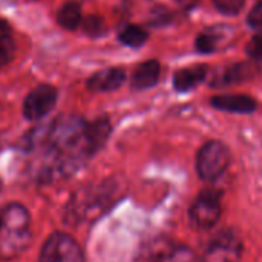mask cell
I'll return each mask as SVG.
<instances>
[{"label":"cell","instance_id":"484cf974","mask_svg":"<svg viewBox=\"0 0 262 262\" xmlns=\"http://www.w3.org/2000/svg\"><path fill=\"white\" fill-rule=\"evenodd\" d=\"M0 188H2V181H0Z\"/></svg>","mask_w":262,"mask_h":262},{"label":"cell","instance_id":"3957f363","mask_svg":"<svg viewBox=\"0 0 262 262\" xmlns=\"http://www.w3.org/2000/svg\"><path fill=\"white\" fill-rule=\"evenodd\" d=\"M230 165V151L219 141H208L201 147L196 158V170L202 181L213 182L219 179Z\"/></svg>","mask_w":262,"mask_h":262},{"label":"cell","instance_id":"2e32d148","mask_svg":"<svg viewBox=\"0 0 262 262\" xmlns=\"http://www.w3.org/2000/svg\"><path fill=\"white\" fill-rule=\"evenodd\" d=\"M57 22L65 30H76L82 22V10L76 2H68L60 7L57 13Z\"/></svg>","mask_w":262,"mask_h":262},{"label":"cell","instance_id":"603a6c76","mask_svg":"<svg viewBox=\"0 0 262 262\" xmlns=\"http://www.w3.org/2000/svg\"><path fill=\"white\" fill-rule=\"evenodd\" d=\"M245 51L253 60H262V33L250 39V42L245 47Z\"/></svg>","mask_w":262,"mask_h":262},{"label":"cell","instance_id":"52a82bcc","mask_svg":"<svg viewBox=\"0 0 262 262\" xmlns=\"http://www.w3.org/2000/svg\"><path fill=\"white\" fill-rule=\"evenodd\" d=\"M57 100V91L51 85L36 86L24 102V114L30 120H37L48 114Z\"/></svg>","mask_w":262,"mask_h":262},{"label":"cell","instance_id":"7c38bea8","mask_svg":"<svg viewBox=\"0 0 262 262\" xmlns=\"http://www.w3.org/2000/svg\"><path fill=\"white\" fill-rule=\"evenodd\" d=\"M259 71V68L253 63H234L231 67L224 68L219 74H216L213 85L224 86V85H233V83H241L245 82Z\"/></svg>","mask_w":262,"mask_h":262},{"label":"cell","instance_id":"277c9868","mask_svg":"<svg viewBox=\"0 0 262 262\" xmlns=\"http://www.w3.org/2000/svg\"><path fill=\"white\" fill-rule=\"evenodd\" d=\"M40 262H85L79 242L68 233L54 231L42 245Z\"/></svg>","mask_w":262,"mask_h":262},{"label":"cell","instance_id":"8992f818","mask_svg":"<svg viewBox=\"0 0 262 262\" xmlns=\"http://www.w3.org/2000/svg\"><path fill=\"white\" fill-rule=\"evenodd\" d=\"M221 213V193L217 190H205L191 204L188 216L196 230H208L217 224Z\"/></svg>","mask_w":262,"mask_h":262},{"label":"cell","instance_id":"4fadbf2b","mask_svg":"<svg viewBox=\"0 0 262 262\" xmlns=\"http://www.w3.org/2000/svg\"><path fill=\"white\" fill-rule=\"evenodd\" d=\"M228 36H230V31L225 27H222V25L211 27L198 36L196 50L201 54H211V53L217 51L225 43Z\"/></svg>","mask_w":262,"mask_h":262},{"label":"cell","instance_id":"d4e9b609","mask_svg":"<svg viewBox=\"0 0 262 262\" xmlns=\"http://www.w3.org/2000/svg\"><path fill=\"white\" fill-rule=\"evenodd\" d=\"M199 2H201V0H178V4H179V5H182V7H184V8H187V10H190V8H193V7H196Z\"/></svg>","mask_w":262,"mask_h":262},{"label":"cell","instance_id":"6da1fadb","mask_svg":"<svg viewBox=\"0 0 262 262\" xmlns=\"http://www.w3.org/2000/svg\"><path fill=\"white\" fill-rule=\"evenodd\" d=\"M31 244V217L22 204H10L0 213V259L13 260Z\"/></svg>","mask_w":262,"mask_h":262},{"label":"cell","instance_id":"7a4b0ae2","mask_svg":"<svg viewBox=\"0 0 262 262\" xmlns=\"http://www.w3.org/2000/svg\"><path fill=\"white\" fill-rule=\"evenodd\" d=\"M117 187L108 182L97 188H85L74 196V201L70 204L71 214L76 221L91 219L93 216L102 214L113 202Z\"/></svg>","mask_w":262,"mask_h":262},{"label":"cell","instance_id":"ac0fdd59","mask_svg":"<svg viewBox=\"0 0 262 262\" xmlns=\"http://www.w3.org/2000/svg\"><path fill=\"white\" fill-rule=\"evenodd\" d=\"M213 5L225 16H236L242 11L245 0H213Z\"/></svg>","mask_w":262,"mask_h":262},{"label":"cell","instance_id":"5b68a950","mask_svg":"<svg viewBox=\"0 0 262 262\" xmlns=\"http://www.w3.org/2000/svg\"><path fill=\"white\" fill-rule=\"evenodd\" d=\"M244 245L241 237L233 230L217 233L202 253L201 262H239Z\"/></svg>","mask_w":262,"mask_h":262},{"label":"cell","instance_id":"cb8c5ba5","mask_svg":"<svg viewBox=\"0 0 262 262\" xmlns=\"http://www.w3.org/2000/svg\"><path fill=\"white\" fill-rule=\"evenodd\" d=\"M11 36V28L8 25V22H5L4 19H0V40L7 39Z\"/></svg>","mask_w":262,"mask_h":262},{"label":"cell","instance_id":"8fae6325","mask_svg":"<svg viewBox=\"0 0 262 262\" xmlns=\"http://www.w3.org/2000/svg\"><path fill=\"white\" fill-rule=\"evenodd\" d=\"M125 82V73L120 68H108L103 71H99L93 74L88 82L86 88L90 91L96 93H105V91H114Z\"/></svg>","mask_w":262,"mask_h":262},{"label":"cell","instance_id":"9c48e42d","mask_svg":"<svg viewBox=\"0 0 262 262\" xmlns=\"http://www.w3.org/2000/svg\"><path fill=\"white\" fill-rule=\"evenodd\" d=\"M193 248L181 242H162L151 251V262H194Z\"/></svg>","mask_w":262,"mask_h":262},{"label":"cell","instance_id":"d6986e66","mask_svg":"<svg viewBox=\"0 0 262 262\" xmlns=\"http://www.w3.org/2000/svg\"><path fill=\"white\" fill-rule=\"evenodd\" d=\"M150 24L156 28L159 27H165L173 20V13L167 8V7H155L150 11Z\"/></svg>","mask_w":262,"mask_h":262},{"label":"cell","instance_id":"30bf717a","mask_svg":"<svg viewBox=\"0 0 262 262\" xmlns=\"http://www.w3.org/2000/svg\"><path fill=\"white\" fill-rule=\"evenodd\" d=\"M210 103L227 113H239V114H250L257 108V103L253 97L245 94H222L211 97Z\"/></svg>","mask_w":262,"mask_h":262},{"label":"cell","instance_id":"9a60e30c","mask_svg":"<svg viewBox=\"0 0 262 262\" xmlns=\"http://www.w3.org/2000/svg\"><path fill=\"white\" fill-rule=\"evenodd\" d=\"M207 67L205 65H194V67H188L184 70H179L174 74L173 79V85L178 91H190L194 86H198L205 77H207Z\"/></svg>","mask_w":262,"mask_h":262},{"label":"cell","instance_id":"44dd1931","mask_svg":"<svg viewBox=\"0 0 262 262\" xmlns=\"http://www.w3.org/2000/svg\"><path fill=\"white\" fill-rule=\"evenodd\" d=\"M14 51H16V45L11 40V37L0 40V68L8 65L13 60Z\"/></svg>","mask_w":262,"mask_h":262},{"label":"cell","instance_id":"e0dca14e","mask_svg":"<svg viewBox=\"0 0 262 262\" xmlns=\"http://www.w3.org/2000/svg\"><path fill=\"white\" fill-rule=\"evenodd\" d=\"M147 39H148V33L142 27H138V25H126L119 33V40L133 48L144 45Z\"/></svg>","mask_w":262,"mask_h":262},{"label":"cell","instance_id":"5bb4252c","mask_svg":"<svg viewBox=\"0 0 262 262\" xmlns=\"http://www.w3.org/2000/svg\"><path fill=\"white\" fill-rule=\"evenodd\" d=\"M161 74V65L158 60H145L142 62L133 73L131 77V86L135 90H147L151 88Z\"/></svg>","mask_w":262,"mask_h":262},{"label":"cell","instance_id":"ba28073f","mask_svg":"<svg viewBox=\"0 0 262 262\" xmlns=\"http://www.w3.org/2000/svg\"><path fill=\"white\" fill-rule=\"evenodd\" d=\"M110 133H111V123L106 117H100L86 123L82 138V150L85 156L90 158L94 153H97L108 141Z\"/></svg>","mask_w":262,"mask_h":262},{"label":"cell","instance_id":"ffe728a7","mask_svg":"<svg viewBox=\"0 0 262 262\" xmlns=\"http://www.w3.org/2000/svg\"><path fill=\"white\" fill-rule=\"evenodd\" d=\"M83 30L86 34L96 37V36H100L105 33V24L103 20L99 17V16H88L85 20H83Z\"/></svg>","mask_w":262,"mask_h":262},{"label":"cell","instance_id":"7402d4cb","mask_svg":"<svg viewBox=\"0 0 262 262\" xmlns=\"http://www.w3.org/2000/svg\"><path fill=\"white\" fill-rule=\"evenodd\" d=\"M247 24L250 25V28L262 33V0H259V2L250 10L247 16Z\"/></svg>","mask_w":262,"mask_h":262}]
</instances>
